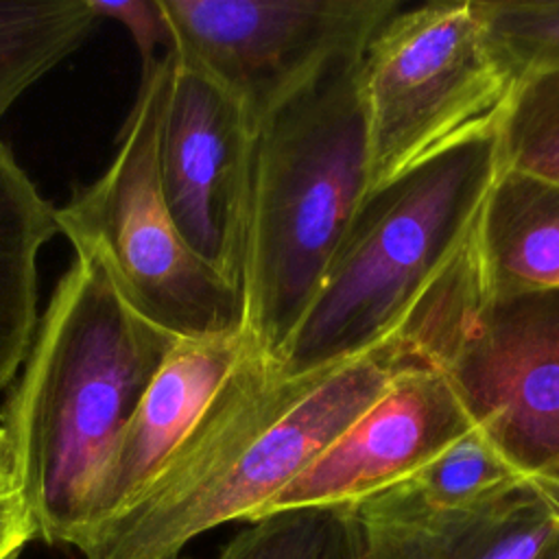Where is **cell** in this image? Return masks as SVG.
Segmentation results:
<instances>
[{
    "label": "cell",
    "instance_id": "cell-1",
    "mask_svg": "<svg viewBox=\"0 0 559 559\" xmlns=\"http://www.w3.org/2000/svg\"><path fill=\"white\" fill-rule=\"evenodd\" d=\"M461 258L389 336L347 360L284 373L251 341L146 483L63 544L81 559H175L216 526L260 520L400 376L437 365L441 328L461 286Z\"/></svg>",
    "mask_w": 559,
    "mask_h": 559
},
{
    "label": "cell",
    "instance_id": "cell-2",
    "mask_svg": "<svg viewBox=\"0 0 559 559\" xmlns=\"http://www.w3.org/2000/svg\"><path fill=\"white\" fill-rule=\"evenodd\" d=\"M173 343L94 258L76 255L59 277L0 413L39 539L63 544L87 520L114 443Z\"/></svg>",
    "mask_w": 559,
    "mask_h": 559
},
{
    "label": "cell",
    "instance_id": "cell-3",
    "mask_svg": "<svg viewBox=\"0 0 559 559\" xmlns=\"http://www.w3.org/2000/svg\"><path fill=\"white\" fill-rule=\"evenodd\" d=\"M502 168L500 131L362 197L282 352L284 373L358 356L389 336L467 251Z\"/></svg>",
    "mask_w": 559,
    "mask_h": 559
},
{
    "label": "cell",
    "instance_id": "cell-4",
    "mask_svg": "<svg viewBox=\"0 0 559 559\" xmlns=\"http://www.w3.org/2000/svg\"><path fill=\"white\" fill-rule=\"evenodd\" d=\"M358 61L255 129L240 290L242 328L269 358L286 345L365 197Z\"/></svg>",
    "mask_w": 559,
    "mask_h": 559
},
{
    "label": "cell",
    "instance_id": "cell-5",
    "mask_svg": "<svg viewBox=\"0 0 559 559\" xmlns=\"http://www.w3.org/2000/svg\"><path fill=\"white\" fill-rule=\"evenodd\" d=\"M173 52L142 68L111 164L55 207L57 231L94 258L124 304L175 338L240 332L242 293L181 238L159 181V131Z\"/></svg>",
    "mask_w": 559,
    "mask_h": 559
},
{
    "label": "cell",
    "instance_id": "cell-6",
    "mask_svg": "<svg viewBox=\"0 0 559 559\" xmlns=\"http://www.w3.org/2000/svg\"><path fill=\"white\" fill-rule=\"evenodd\" d=\"M520 83L487 31L480 0L393 11L358 61L365 197L441 153L498 133Z\"/></svg>",
    "mask_w": 559,
    "mask_h": 559
},
{
    "label": "cell",
    "instance_id": "cell-7",
    "mask_svg": "<svg viewBox=\"0 0 559 559\" xmlns=\"http://www.w3.org/2000/svg\"><path fill=\"white\" fill-rule=\"evenodd\" d=\"M437 365L509 465L559 498V288L485 295L474 264Z\"/></svg>",
    "mask_w": 559,
    "mask_h": 559
},
{
    "label": "cell",
    "instance_id": "cell-8",
    "mask_svg": "<svg viewBox=\"0 0 559 559\" xmlns=\"http://www.w3.org/2000/svg\"><path fill=\"white\" fill-rule=\"evenodd\" d=\"M175 59L229 94L253 129L358 59L397 0H159Z\"/></svg>",
    "mask_w": 559,
    "mask_h": 559
},
{
    "label": "cell",
    "instance_id": "cell-9",
    "mask_svg": "<svg viewBox=\"0 0 559 559\" xmlns=\"http://www.w3.org/2000/svg\"><path fill=\"white\" fill-rule=\"evenodd\" d=\"M253 138L255 129L240 105L173 55L159 131L162 194L188 247L238 288Z\"/></svg>",
    "mask_w": 559,
    "mask_h": 559
},
{
    "label": "cell",
    "instance_id": "cell-10",
    "mask_svg": "<svg viewBox=\"0 0 559 559\" xmlns=\"http://www.w3.org/2000/svg\"><path fill=\"white\" fill-rule=\"evenodd\" d=\"M474 428L448 373L439 365L415 367L293 478L264 515L356 504L406 478Z\"/></svg>",
    "mask_w": 559,
    "mask_h": 559
},
{
    "label": "cell",
    "instance_id": "cell-11",
    "mask_svg": "<svg viewBox=\"0 0 559 559\" xmlns=\"http://www.w3.org/2000/svg\"><path fill=\"white\" fill-rule=\"evenodd\" d=\"M354 559H557L559 498L533 483L461 513L341 507Z\"/></svg>",
    "mask_w": 559,
    "mask_h": 559
},
{
    "label": "cell",
    "instance_id": "cell-12",
    "mask_svg": "<svg viewBox=\"0 0 559 559\" xmlns=\"http://www.w3.org/2000/svg\"><path fill=\"white\" fill-rule=\"evenodd\" d=\"M249 343L251 338L245 330L203 338H175L138 408L118 435L92 511L76 528L114 513L146 483L197 424Z\"/></svg>",
    "mask_w": 559,
    "mask_h": 559
},
{
    "label": "cell",
    "instance_id": "cell-13",
    "mask_svg": "<svg viewBox=\"0 0 559 559\" xmlns=\"http://www.w3.org/2000/svg\"><path fill=\"white\" fill-rule=\"evenodd\" d=\"M472 251L485 295L559 288V183L502 166L483 203Z\"/></svg>",
    "mask_w": 559,
    "mask_h": 559
},
{
    "label": "cell",
    "instance_id": "cell-14",
    "mask_svg": "<svg viewBox=\"0 0 559 559\" xmlns=\"http://www.w3.org/2000/svg\"><path fill=\"white\" fill-rule=\"evenodd\" d=\"M55 234V207L0 140V391L15 380L33 343L37 258Z\"/></svg>",
    "mask_w": 559,
    "mask_h": 559
},
{
    "label": "cell",
    "instance_id": "cell-15",
    "mask_svg": "<svg viewBox=\"0 0 559 559\" xmlns=\"http://www.w3.org/2000/svg\"><path fill=\"white\" fill-rule=\"evenodd\" d=\"M526 483L474 428L406 478L356 502L411 515H445L485 507Z\"/></svg>",
    "mask_w": 559,
    "mask_h": 559
},
{
    "label": "cell",
    "instance_id": "cell-16",
    "mask_svg": "<svg viewBox=\"0 0 559 559\" xmlns=\"http://www.w3.org/2000/svg\"><path fill=\"white\" fill-rule=\"evenodd\" d=\"M98 22L90 0L0 2V120L28 87L70 57Z\"/></svg>",
    "mask_w": 559,
    "mask_h": 559
},
{
    "label": "cell",
    "instance_id": "cell-17",
    "mask_svg": "<svg viewBox=\"0 0 559 559\" xmlns=\"http://www.w3.org/2000/svg\"><path fill=\"white\" fill-rule=\"evenodd\" d=\"M502 166L559 183V72L524 76L500 129Z\"/></svg>",
    "mask_w": 559,
    "mask_h": 559
},
{
    "label": "cell",
    "instance_id": "cell-18",
    "mask_svg": "<svg viewBox=\"0 0 559 559\" xmlns=\"http://www.w3.org/2000/svg\"><path fill=\"white\" fill-rule=\"evenodd\" d=\"M341 509H288L245 524L214 559H330Z\"/></svg>",
    "mask_w": 559,
    "mask_h": 559
},
{
    "label": "cell",
    "instance_id": "cell-19",
    "mask_svg": "<svg viewBox=\"0 0 559 559\" xmlns=\"http://www.w3.org/2000/svg\"><path fill=\"white\" fill-rule=\"evenodd\" d=\"M480 11L520 79L559 72V0H480Z\"/></svg>",
    "mask_w": 559,
    "mask_h": 559
},
{
    "label": "cell",
    "instance_id": "cell-20",
    "mask_svg": "<svg viewBox=\"0 0 559 559\" xmlns=\"http://www.w3.org/2000/svg\"><path fill=\"white\" fill-rule=\"evenodd\" d=\"M100 20H116L127 26L142 57V68L157 61V50H170V31L159 0H90Z\"/></svg>",
    "mask_w": 559,
    "mask_h": 559
},
{
    "label": "cell",
    "instance_id": "cell-21",
    "mask_svg": "<svg viewBox=\"0 0 559 559\" xmlns=\"http://www.w3.org/2000/svg\"><path fill=\"white\" fill-rule=\"evenodd\" d=\"M31 539H37V526L24 491L0 496V559L20 555Z\"/></svg>",
    "mask_w": 559,
    "mask_h": 559
},
{
    "label": "cell",
    "instance_id": "cell-22",
    "mask_svg": "<svg viewBox=\"0 0 559 559\" xmlns=\"http://www.w3.org/2000/svg\"><path fill=\"white\" fill-rule=\"evenodd\" d=\"M22 491V478H20V465L17 454L13 448V441L4 426L0 424V496Z\"/></svg>",
    "mask_w": 559,
    "mask_h": 559
},
{
    "label": "cell",
    "instance_id": "cell-23",
    "mask_svg": "<svg viewBox=\"0 0 559 559\" xmlns=\"http://www.w3.org/2000/svg\"><path fill=\"white\" fill-rule=\"evenodd\" d=\"M330 559H354L352 555V546H349V537H347V524H345V515L341 509V526H338V535L334 539Z\"/></svg>",
    "mask_w": 559,
    "mask_h": 559
},
{
    "label": "cell",
    "instance_id": "cell-24",
    "mask_svg": "<svg viewBox=\"0 0 559 559\" xmlns=\"http://www.w3.org/2000/svg\"><path fill=\"white\" fill-rule=\"evenodd\" d=\"M175 559H192V557H190V555H186V552H183V555H179V557H175Z\"/></svg>",
    "mask_w": 559,
    "mask_h": 559
},
{
    "label": "cell",
    "instance_id": "cell-25",
    "mask_svg": "<svg viewBox=\"0 0 559 559\" xmlns=\"http://www.w3.org/2000/svg\"><path fill=\"white\" fill-rule=\"evenodd\" d=\"M17 557H20V555H11V557H7V559H17Z\"/></svg>",
    "mask_w": 559,
    "mask_h": 559
},
{
    "label": "cell",
    "instance_id": "cell-26",
    "mask_svg": "<svg viewBox=\"0 0 559 559\" xmlns=\"http://www.w3.org/2000/svg\"><path fill=\"white\" fill-rule=\"evenodd\" d=\"M557 559H559V557H557Z\"/></svg>",
    "mask_w": 559,
    "mask_h": 559
}]
</instances>
